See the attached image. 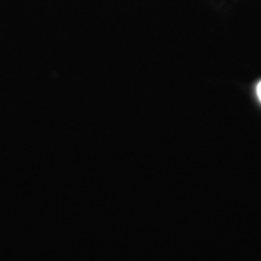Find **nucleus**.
<instances>
[{"mask_svg": "<svg viewBox=\"0 0 261 261\" xmlns=\"http://www.w3.org/2000/svg\"><path fill=\"white\" fill-rule=\"evenodd\" d=\"M257 96H258V99H260L261 102V82L258 83V86H257Z\"/></svg>", "mask_w": 261, "mask_h": 261, "instance_id": "nucleus-1", "label": "nucleus"}]
</instances>
